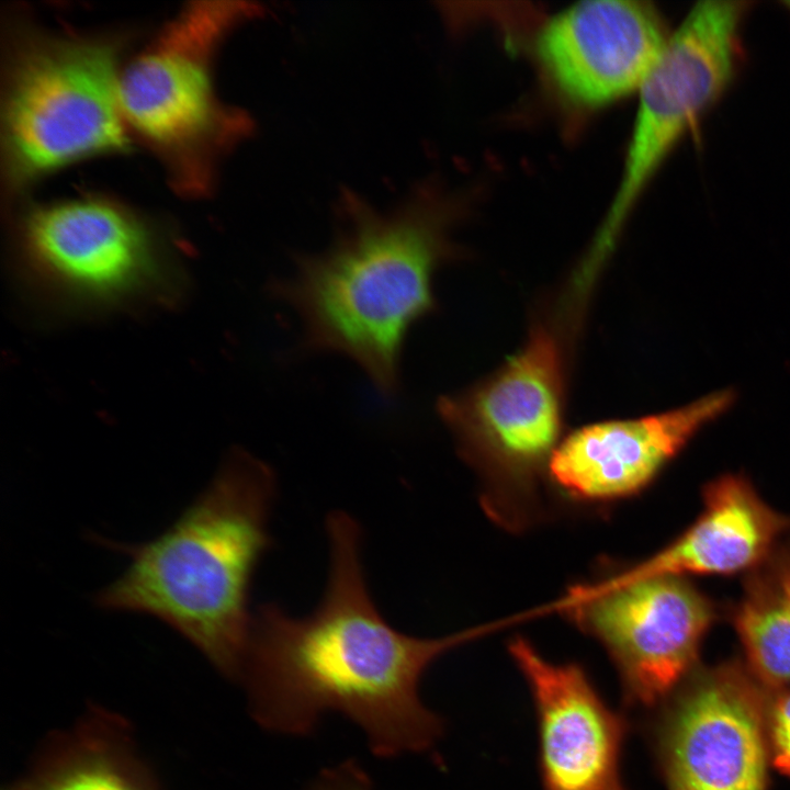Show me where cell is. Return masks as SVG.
<instances>
[{
	"instance_id": "obj_1",
	"label": "cell",
	"mask_w": 790,
	"mask_h": 790,
	"mask_svg": "<svg viewBox=\"0 0 790 790\" xmlns=\"http://www.w3.org/2000/svg\"><path fill=\"white\" fill-rule=\"evenodd\" d=\"M330 567L317 608L295 618L274 603L253 616L240 681L255 721L273 733L311 734L339 712L384 758L431 748L442 720L420 700L426 669L485 627L426 639L393 628L366 586L361 530L347 512L326 518Z\"/></svg>"
},
{
	"instance_id": "obj_2",
	"label": "cell",
	"mask_w": 790,
	"mask_h": 790,
	"mask_svg": "<svg viewBox=\"0 0 790 790\" xmlns=\"http://www.w3.org/2000/svg\"><path fill=\"white\" fill-rule=\"evenodd\" d=\"M338 219L331 245L296 255L291 275L269 292L298 316L304 349L351 359L393 397L406 337L437 309L433 276L455 256L449 217L419 191L387 212L346 193Z\"/></svg>"
},
{
	"instance_id": "obj_3",
	"label": "cell",
	"mask_w": 790,
	"mask_h": 790,
	"mask_svg": "<svg viewBox=\"0 0 790 790\" xmlns=\"http://www.w3.org/2000/svg\"><path fill=\"white\" fill-rule=\"evenodd\" d=\"M275 495L272 467L233 449L211 484L160 535L140 544L101 540L131 561L99 591L97 605L156 617L223 676L239 680L253 620L249 594L272 544Z\"/></svg>"
},
{
	"instance_id": "obj_4",
	"label": "cell",
	"mask_w": 790,
	"mask_h": 790,
	"mask_svg": "<svg viewBox=\"0 0 790 790\" xmlns=\"http://www.w3.org/2000/svg\"><path fill=\"white\" fill-rule=\"evenodd\" d=\"M258 11L248 2H192L121 71L126 127L161 160L178 193H207L219 159L252 129L248 114L218 98L213 64L226 36Z\"/></svg>"
},
{
	"instance_id": "obj_5",
	"label": "cell",
	"mask_w": 790,
	"mask_h": 790,
	"mask_svg": "<svg viewBox=\"0 0 790 790\" xmlns=\"http://www.w3.org/2000/svg\"><path fill=\"white\" fill-rule=\"evenodd\" d=\"M567 352L557 325L537 320L522 348L437 411L477 472L488 516L509 530L535 517L540 482L563 430Z\"/></svg>"
},
{
	"instance_id": "obj_6",
	"label": "cell",
	"mask_w": 790,
	"mask_h": 790,
	"mask_svg": "<svg viewBox=\"0 0 790 790\" xmlns=\"http://www.w3.org/2000/svg\"><path fill=\"white\" fill-rule=\"evenodd\" d=\"M119 52L105 38L34 34L10 56L1 102L9 188L82 159L125 151Z\"/></svg>"
},
{
	"instance_id": "obj_7",
	"label": "cell",
	"mask_w": 790,
	"mask_h": 790,
	"mask_svg": "<svg viewBox=\"0 0 790 790\" xmlns=\"http://www.w3.org/2000/svg\"><path fill=\"white\" fill-rule=\"evenodd\" d=\"M14 256L25 286L68 311L168 305L182 290V272L156 230L103 198L29 210L15 227Z\"/></svg>"
},
{
	"instance_id": "obj_8",
	"label": "cell",
	"mask_w": 790,
	"mask_h": 790,
	"mask_svg": "<svg viewBox=\"0 0 790 790\" xmlns=\"http://www.w3.org/2000/svg\"><path fill=\"white\" fill-rule=\"evenodd\" d=\"M747 3L696 4L670 35L639 90V106L621 181L602 232L616 236L644 187L673 146L720 97L741 53Z\"/></svg>"
},
{
	"instance_id": "obj_9",
	"label": "cell",
	"mask_w": 790,
	"mask_h": 790,
	"mask_svg": "<svg viewBox=\"0 0 790 790\" xmlns=\"http://www.w3.org/2000/svg\"><path fill=\"white\" fill-rule=\"evenodd\" d=\"M566 613L598 639L629 693L645 704L664 697L693 663L715 621L711 600L685 577L578 585L540 612Z\"/></svg>"
},
{
	"instance_id": "obj_10",
	"label": "cell",
	"mask_w": 790,
	"mask_h": 790,
	"mask_svg": "<svg viewBox=\"0 0 790 790\" xmlns=\"http://www.w3.org/2000/svg\"><path fill=\"white\" fill-rule=\"evenodd\" d=\"M669 37L650 2L589 0L549 19L535 46L563 98L596 109L639 92Z\"/></svg>"
},
{
	"instance_id": "obj_11",
	"label": "cell",
	"mask_w": 790,
	"mask_h": 790,
	"mask_svg": "<svg viewBox=\"0 0 790 790\" xmlns=\"http://www.w3.org/2000/svg\"><path fill=\"white\" fill-rule=\"evenodd\" d=\"M732 402L730 391H719L668 411L583 426L561 440L548 473L563 490L579 499L599 501L633 495Z\"/></svg>"
},
{
	"instance_id": "obj_12",
	"label": "cell",
	"mask_w": 790,
	"mask_h": 790,
	"mask_svg": "<svg viewBox=\"0 0 790 790\" xmlns=\"http://www.w3.org/2000/svg\"><path fill=\"white\" fill-rule=\"evenodd\" d=\"M509 651L537 703L545 790H625L619 775L623 723L583 669L545 661L521 637Z\"/></svg>"
},
{
	"instance_id": "obj_13",
	"label": "cell",
	"mask_w": 790,
	"mask_h": 790,
	"mask_svg": "<svg viewBox=\"0 0 790 790\" xmlns=\"http://www.w3.org/2000/svg\"><path fill=\"white\" fill-rule=\"evenodd\" d=\"M672 790H765V747L757 711L733 679L700 685L669 726Z\"/></svg>"
},
{
	"instance_id": "obj_14",
	"label": "cell",
	"mask_w": 790,
	"mask_h": 790,
	"mask_svg": "<svg viewBox=\"0 0 790 790\" xmlns=\"http://www.w3.org/2000/svg\"><path fill=\"white\" fill-rule=\"evenodd\" d=\"M697 519L664 549L609 579L731 575L761 567L790 532V517L772 509L746 477L726 474L703 487Z\"/></svg>"
},
{
	"instance_id": "obj_15",
	"label": "cell",
	"mask_w": 790,
	"mask_h": 790,
	"mask_svg": "<svg viewBox=\"0 0 790 790\" xmlns=\"http://www.w3.org/2000/svg\"><path fill=\"white\" fill-rule=\"evenodd\" d=\"M4 790H160L122 714L90 704L43 742L26 771Z\"/></svg>"
},
{
	"instance_id": "obj_16",
	"label": "cell",
	"mask_w": 790,
	"mask_h": 790,
	"mask_svg": "<svg viewBox=\"0 0 790 790\" xmlns=\"http://www.w3.org/2000/svg\"><path fill=\"white\" fill-rule=\"evenodd\" d=\"M732 622L756 672L770 682H790V599L763 572L746 582Z\"/></svg>"
},
{
	"instance_id": "obj_17",
	"label": "cell",
	"mask_w": 790,
	"mask_h": 790,
	"mask_svg": "<svg viewBox=\"0 0 790 790\" xmlns=\"http://www.w3.org/2000/svg\"><path fill=\"white\" fill-rule=\"evenodd\" d=\"M304 790H373L364 769L353 759L324 769Z\"/></svg>"
},
{
	"instance_id": "obj_18",
	"label": "cell",
	"mask_w": 790,
	"mask_h": 790,
	"mask_svg": "<svg viewBox=\"0 0 790 790\" xmlns=\"http://www.w3.org/2000/svg\"><path fill=\"white\" fill-rule=\"evenodd\" d=\"M772 738L776 767L790 775V693L782 697L775 707Z\"/></svg>"
},
{
	"instance_id": "obj_19",
	"label": "cell",
	"mask_w": 790,
	"mask_h": 790,
	"mask_svg": "<svg viewBox=\"0 0 790 790\" xmlns=\"http://www.w3.org/2000/svg\"><path fill=\"white\" fill-rule=\"evenodd\" d=\"M763 572L790 599V532L778 543Z\"/></svg>"
}]
</instances>
